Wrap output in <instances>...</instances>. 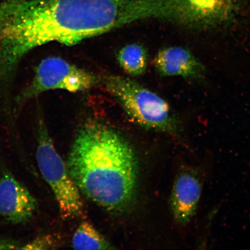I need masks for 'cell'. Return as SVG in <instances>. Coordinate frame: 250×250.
I'll list each match as a JSON object with an SVG mask.
<instances>
[{"instance_id": "obj_1", "label": "cell", "mask_w": 250, "mask_h": 250, "mask_svg": "<svg viewBox=\"0 0 250 250\" xmlns=\"http://www.w3.org/2000/svg\"><path fill=\"white\" fill-rule=\"evenodd\" d=\"M149 19L151 0H10L5 15L9 40L23 55L52 42L75 45Z\"/></svg>"}, {"instance_id": "obj_2", "label": "cell", "mask_w": 250, "mask_h": 250, "mask_svg": "<svg viewBox=\"0 0 250 250\" xmlns=\"http://www.w3.org/2000/svg\"><path fill=\"white\" fill-rule=\"evenodd\" d=\"M67 166L81 194L109 211L129 208L136 195L139 162L129 143L110 126L90 121L78 130Z\"/></svg>"}, {"instance_id": "obj_3", "label": "cell", "mask_w": 250, "mask_h": 250, "mask_svg": "<svg viewBox=\"0 0 250 250\" xmlns=\"http://www.w3.org/2000/svg\"><path fill=\"white\" fill-rule=\"evenodd\" d=\"M106 89L131 120L149 130L170 134L180 132V123L168 103L136 81L119 76H106Z\"/></svg>"}, {"instance_id": "obj_4", "label": "cell", "mask_w": 250, "mask_h": 250, "mask_svg": "<svg viewBox=\"0 0 250 250\" xmlns=\"http://www.w3.org/2000/svg\"><path fill=\"white\" fill-rule=\"evenodd\" d=\"M36 158L41 173L55 196L61 217L65 220L79 217L83 211L81 193L42 118L39 120L37 128Z\"/></svg>"}, {"instance_id": "obj_5", "label": "cell", "mask_w": 250, "mask_h": 250, "mask_svg": "<svg viewBox=\"0 0 250 250\" xmlns=\"http://www.w3.org/2000/svg\"><path fill=\"white\" fill-rule=\"evenodd\" d=\"M241 0H155L156 20L195 29H210L232 22Z\"/></svg>"}, {"instance_id": "obj_6", "label": "cell", "mask_w": 250, "mask_h": 250, "mask_svg": "<svg viewBox=\"0 0 250 250\" xmlns=\"http://www.w3.org/2000/svg\"><path fill=\"white\" fill-rule=\"evenodd\" d=\"M99 82V78L96 75L81 69L63 59L48 57L37 66L32 81L20 94L17 102L29 101L49 90L85 91Z\"/></svg>"}, {"instance_id": "obj_7", "label": "cell", "mask_w": 250, "mask_h": 250, "mask_svg": "<svg viewBox=\"0 0 250 250\" xmlns=\"http://www.w3.org/2000/svg\"><path fill=\"white\" fill-rule=\"evenodd\" d=\"M38 202L29 189L7 168L0 176V215L13 224H23L33 217Z\"/></svg>"}, {"instance_id": "obj_8", "label": "cell", "mask_w": 250, "mask_h": 250, "mask_svg": "<svg viewBox=\"0 0 250 250\" xmlns=\"http://www.w3.org/2000/svg\"><path fill=\"white\" fill-rule=\"evenodd\" d=\"M202 187L201 177L195 168L183 166L178 171L170 198L172 216L177 224L186 226L194 216Z\"/></svg>"}, {"instance_id": "obj_9", "label": "cell", "mask_w": 250, "mask_h": 250, "mask_svg": "<svg viewBox=\"0 0 250 250\" xmlns=\"http://www.w3.org/2000/svg\"><path fill=\"white\" fill-rule=\"evenodd\" d=\"M154 65L163 77H181L186 79H201L205 68L191 51L184 47L168 46L156 55Z\"/></svg>"}, {"instance_id": "obj_10", "label": "cell", "mask_w": 250, "mask_h": 250, "mask_svg": "<svg viewBox=\"0 0 250 250\" xmlns=\"http://www.w3.org/2000/svg\"><path fill=\"white\" fill-rule=\"evenodd\" d=\"M117 58L121 67L131 76H142L147 68V52L143 46L137 43L123 47L118 52Z\"/></svg>"}, {"instance_id": "obj_11", "label": "cell", "mask_w": 250, "mask_h": 250, "mask_svg": "<svg viewBox=\"0 0 250 250\" xmlns=\"http://www.w3.org/2000/svg\"><path fill=\"white\" fill-rule=\"evenodd\" d=\"M71 246L74 249L83 250L115 249L91 224L86 221L83 222L75 232Z\"/></svg>"}, {"instance_id": "obj_12", "label": "cell", "mask_w": 250, "mask_h": 250, "mask_svg": "<svg viewBox=\"0 0 250 250\" xmlns=\"http://www.w3.org/2000/svg\"><path fill=\"white\" fill-rule=\"evenodd\" d=\"M57 240L51 234L37 236L26 245H21L20 250H46L54 249L57 246Z\"/></svg>"}, {"instance_id": "obj_13", "label": "cell", "mask_w": 250, "mask_h": 250, "mask_svg": "<svg viewBox=\"0 0 250 250\" xmlns=\"http://www.w3.org/2000/svg\"><path fill=\"white\" fill-rule=\"evenodd\" d=\"M21 246L20 243L14 240L0 237V250H20Z\"/></svg>"}]
</instances>
